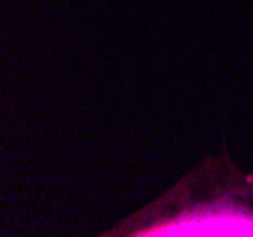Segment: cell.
I'll list each match as a JSON object with an SVG mask.
<instances>
[{
    "label": "cell",
    "mask_w": 253,
    "mask_h": 237,
    "mask_svg": "<svg viewBox=\"0 0 253 237\" xmlns=\"http://www.w3.org/2000/svg\"><path fill=\"white\" fill-rule=\"evenodd\" d=\"M167 222H151L126 236H253V209L225 197L199 199L178 213L165 215Z\"/></svg>",
    "instance_id": "6da1fadb"
}]
</instances>
